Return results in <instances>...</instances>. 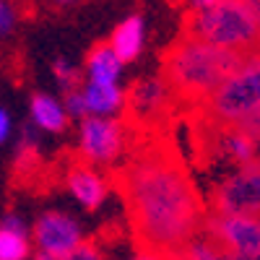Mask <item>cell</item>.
<instances>
[{
    "mask_svg": "<svg viewBox=\"0 0 260 260\" xmlns=\"http://www.w3.org/2000/svg\"><path fill=\"white\" fill-rule=\"evenodd\" d=\"M120 190L138 242L169 260L198 240L208 208L177 159L159 148L136 154L120 172Z\"/></svg>",
    "mask_w": 260,
    "mask_h": 260,
    "instance_id": "cell-1",
    "label": "cell"
},
{
    "mask_svg": "<svg viewBox=\"0 0 260 260\" xmlns=\"http://www.w3.org/2000/svg\"><path fill=\"white\" fill-rule=\"evenodd\" d=\"M242 57L245 55L219 50L185 34L167 52L161 78L167 81L172 94L192 102H206L216 91V86L240 65Z\"/></svg>",
    "mask_w": 260,
    "mask_h": 260,
    "instance_id": "cell-2",
    "label": "cell"
},
{
    "mask_svg": "<svg viewBox=\"0 0 260 260\" xmlns=\"http://www.w3.org/2000/svg\"><path fill=\"white\" fill-rule=\"evenodd\" d=\"M185 34L219 50L250 55L257 50L260 24L247 0H216L213 6L187 16Z\"/></svg>",
    "mask_w": 260,
    "mask_h": 260,
    "instance_id": "cell-3",
    "label": "cell"
},
{
    "mask_svg": "<svg viewBox=\"0 0 260 260\" xmlns=\"http://www.w3.org/2000/svg\"><path fill=\"white\" fill-rule=\"evenodd\" d=\"M213 127H242L260 115V52H250L203 102Z\"/></svg>",
    "mask_w": 260,
    "mask_h": 260,
    "instance_id": "cell-4",
    "label": "cell"
},
{
    "mask_svg": "<svg viewBox=\"0 0 260 260\" xmlns=\"http://www.w3.org/2000/svg\"><path fill=\"white\" fill-rule=\"evenodd\" d=\"M208 213L260 216V159L229 169L208 198Z\"/></svg>",
    "mask_w": 260,
    "mask_h": 260,
    "instance_id": "cell-5",
    "label": "cell"
},
{
    "mask_svg": "<svg viewBox=\"0 0 260 260\" xmlns=\"http://www.w3.org/2000/svg\"><path fill=\"white\" fill-rule=\"evenodd\" d=\"M127 146V133L120 117H83L76 127V151L81 164L110 167L115 164Z\"/></svg>",
    "mask_w": 260,
    "mask_h": 260,
    "instance_id": "cell-6",
    "label": "cell"
},
{
    "mask_svg": "<svg viewBox=\"0 0 260 260\" xmlns=\"http://www.w3.org/2000/svg\"><path fill=\"white\" fill-rule=\"evenodd\" d=\"M29 229H31L34 252L52 260H65L81 242H86L81 221L73 213L60 211V208L42 211Z\"/></svg>",
    "mask_w": 260,
    "mask_h": 260,
    "instance_id": "cell-7",
    "label": "cell"
},
{
    "mask_svg": "<svg viewBox=\"0 0 260 260\" xmlns=\"http://www.w3.org/2000/svg\"><path fill=\"white\" fill-rule=\"evenodd\" d=\"M203 234L232 255H260V216L208 213Z\"/></svg>",
    "mask_w": 260,
    "mask_h": 260,
    "instance_id": "cell-8",
    "label": "cell"
},
{
    "mask_svg": "<svg viewBox=\"0 0 260 260\" xmlns=\"http://www.w3.org/2000/svg\"><path fill=\"white\" fill-rule=\"evenodd\" d=\"M65 190L83 211H96L110 198V180L102 169L78 161L65 172Z\"/></svg>",
    "mask_w": 260,
    "mask_h": 260,
    "instance_id": "cell-9",
    "label": "cell"
},
{
    "mask_svg": "<svg viewBox=\"0 0 260 260\" xmlns=\"http://www.w3.org/2000/svg\"><path fill=\"white\" fill-rule=\"evenodd\" d=\"M172 96L175 94H172V89L167 86V81L161 76H151V78L138 81L133 89H130L125 107H130V112L138 120H154V117L164 115Z\"/></svg>",
    "mask_w": 260,
    "mask_h": 260,
    "instance_id": "cell-10",
    "label": "cell"
},
{
    "mask_svg": "<svg viewBox=\"0 0 260 260\" xmlns=\"http://www.w3.org/2000/svg\"><path fill=\"white\" fill-rule=\"evenodd\" d=\"M213 148H216V159L226 161L232 169L260 159L257 156L260 146L240 127H213Z\"/></svg>",
    "mask_w": 260,
    "mask_h": 260,
    "instance_id": "cell-11",
    "label": "cell"
},
{
    "mask_svg": "<svg viewBox=\"0 0 260 260\" xmlns=\"http://www.w3.org/2000/svg\"><path fill=\"white\" fill-rule=\"evenodd\" d=\"M34 255L31 229L16 211L0 216V260H29Z\"/></svg>",
    "mask_w": 260,
    "mask_h": 260,
    "instance_id": "cell-12",
    "label": "cell"
},
{
    "mask_svg": "<svg viewBox=\"0 0 260 260\" xmlns=\"http://www.w3.org/2000/svg\"><path fill=\"white\" fill-rule=\"evenodd\" d=\"M34 130L39 133H50V136H60L68 130L71 117L65 112V107L57 96L47 94V91H37L29 99V120H26Z\"/></svg>",
    "mask_w": 260,
    "mask_h": 260,
    "instance_id": "cell-13",
    "label": "cell"
},
{
    "mask_svg": "<svg viewBox=\"0 0 260 260\" xmlns=\"http://www.w3.org/2000/svg\"><path fill=\"white\" fill-rule=\"evenodd\" d=\"M81 94H83V104H86V117H117L127 104V94L122 91L120 83L83 81Z\"/></svg>",
    "mask_w": 260,
    "mask_h": 260,
    "instance_id": "cell-14",
    "label": "cell"
},
{
    "mask_svg": "<svg viewBox=\"0 0 260 260\" xmlns=\"http://www.w3.org/2000/svg\"><path fill=\"white\" fill-rule=\"evenodd\" d=\"M107 45L112 47V52L120 57L122 65L136 62L141 57V52H143V45H146V24H143V18L141 16H127L125 21H120Z\"/></svg>",
    "mask_w": 260,
    "mask_h": 260,
    "instance_id": "cell-15",
    "label": "cell"
},
{
    "mask_svg": "<svg viewBox=\"0 0 260 260\" xmlns=\"http://www.w3.org/2000/svg\"><path fill=\"white\" fill-rule=\"evenodd\" d=\"M81 71L89 83H120L125 65L120 62V57L112 52L110 45H96L89 50Z\"/></svg>",
    "mask_w": 260,
    "mask_h": 260,
    "instance_id": "cell-16",
    "label": "cell"
},
{
    "mask_svg": "<svg viewBox=\"0 0 260 260\" xmlns=\"http://www.w3.org/2000/svg\"><path fill=\"white\" fill-rule=\"evenodd\" d=\"M172 260H229V252L219 247L213 240H208L206 234H201L198 240H192L182 252H177Z\"/></svg>",
    "mask_w": 260,
    "mask_h": 260,
    "instance_id": "cell-17",
    "label": "cell"
},
{
    "mask_svg": "<svg viewBox=\"0 0 260 260\" xmlns=\"http://www.w3.org/2000/svg\"><path fill=\"white\" fill-rule=\"evenodd\" d=\"M52 76H55V83H57V89L62 94L83 86V71H81V65L73 62L71 57H57L52 62Z\"/></svg>",
    "mask_w": 260,
    "mask_h": 260,
    "instance_id": "cell-18",
    "label": "cell"
},
{
    "mask_svg": "<svg viewBox=\"0 0 260 260\" xmlns=\"http://www.w3.org/2000/svg\"><path fill=\"white\" fill-rule=\"evenodd\" d=\"M39 146H42V133L34 130L29 122L21 127V136L16 141V161L21 164H34L39 156Z\"/></svg>",
    "mask_w": 260,
    "mask_h": 260,
    "instance_id": "cell-19",
    "label": "cell"
},
{
    "mask_svg": "<svg viewBox=\"0 0 260 260\" xmlns=\"http://www.w3.org/2000/svg\"><path fill=\"white\" fill-rule=\"evenodd\" d=\"M18 18H21V11H18L16 0H0V42L13 37Z\"/></svg>",
    "mask_w": 260,
    "mask_h": 260,
    "instance_id": "cell-20",
    "label": "cell"
},
{
    "mask_svg": "<svg viewBox=\"0 0 260 260\" xmlns=\"http://www.w3.org/2000/svg\"><path fill=\"white\" fill-rule=\"evenodd\" d=\"M62 107H65V112H68L71 120H83L86 117V104H83V94L81 89H73L68 94H62Z\"/></svg>",
    "mask_w": 260,
    "mask_h": 260,
    "instance_id": "cell-21",
    "label": "cell"
},
{
    "mask_svg": "<svg viewBox=\"0 0 260 260\" xmlns=\"http://www.w3.org/2000/svg\"><path fill=\"white\" fill-rule=\"evenodd\" d=\"M65 260H104V257H102V250L94 242H81Z\"/></svg>",
    "mask_w": 260,
    "mask_h": 260,
    "instance_id": "cell-22",
    "label": "cell"
},
{
    "mask_svg": "<svg viewBox=\"0 0 260 260\" xmlns=\"http://www.w3.org/2000/svg\"><path fill=\"white\" fill-rule=\"evenodd\" d=\"M13 130H16V125H13L11 110L0 104V146H6V143L13 138Z\"/></svg>",
    "mask_w": 260,
    "mask_h": 260,
    "instance_id": "cell-23",
    "label": "cell"
},
{
    "mask_svg": "<svg viewBox=\"0 0 260 260\" xmlns=\"http://www.w3.org/2000/svg\"><path fill=\"white\" fill-rule=\"evenodd\" d=\"M130 260H169V257L161 255V252H156V250H146V247H143L141 252H136Z\"/></svg>",
    "mask_w": 260,
    "mask_h": 260,
    "instance_id": "cell-24",
    "label": "cell"
},
{
    "mask_svg": "<svg viewBox=\"0 0 260 260\" xmlns=\"http://www.w3.org/2000/svg\"><path fill=\"white\" fill-rule=\"evenodd\" d=\"M216 0H182V6L190 11V13H195V11H203V8H208V6H213Z\"/></svg>",
    "mask_w": 260,
    "mask_h": 260,
    "instance_id": "cell-25",
    "label": "cell"
},
{
    "mask_svg": "<svg viewBox=\"0 0 260 260\" xmlns=\"http://www.w3.org/2000/svg\"><path fill=\"white\" fill-rule=\"evenodd\" d=\"M247 6H250V11L255 13V18H257V24H260V0H247Z\"/></svg>",
    "mask_w": 260,
    "mask_h": 260,
    "instance_id": "cell-26",
    "label": "cell"
},
{
    "mask_svg": "<svg viewBox=\"0 0 260 260\" xmlns=\"http://www.w3.org/2000/svg\"><path fill=\"white\" fill-rule=\"evenodd\" d=\"M229 260H260V255H232L229 252Z\"/></svg>",
    "mask_w": 260,
    "mask_h": 260,
    "instance_id": "cell-27",
    "label": "cell"
},
{
    "mask_svg": "<svg viewBox=\"0 0 260 260\" xmlns=\"http://www.w3.org/2000/svg\"><path fill=\"white\" fill-rule=\"evenodd\" d=\"M52 3H57V6H68V3H76V0H52Z\"/></svg>",
    "mask_w": 260,
    "mask_h": 260,
    "instance_id": "cell-28",
    "label": "cell"
},
{
    "mask_svg": "<svg viewBox=\"0 0 260 260\" xmlns=\"http://www.w3.org/2000/svg\"><path fill=\"white\" fill-rule=\"evenodd\" d=\"M37 260H52V257H42V255H37Z\"/></svg>",
    "mask_w": 260,
    "mask_h": 260,
    "instance_id": "cell-29",
    "label": "cell"
},
{
    "mask_svg": "<svg viewBox=\"0 0 260 260\" xmlns=\"http://www.w3.org/2000/svg\"><path fill=\"white\" fill-rule=\"evenodd\" d=\"M257 52H260V42H257Z\"/></svg>",
    "mask_w": 260,
    "mask_h": 260,
    "instance_id": "cell-30",
    "label": "cell"
}]
</instances>
